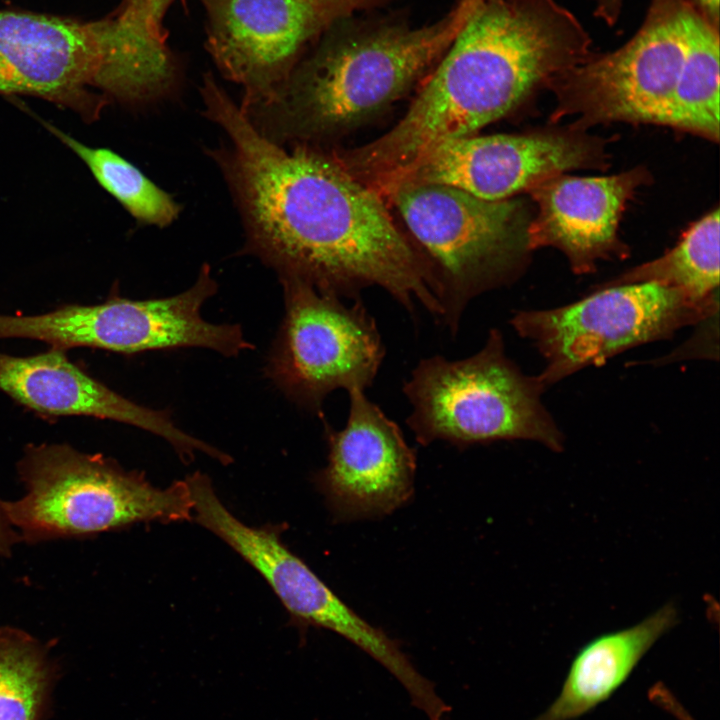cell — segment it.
I'll return each instance as SVG.
<instances>
[{
	"label": "cell",
	"instance_id": "obj_1",
	"mask_svg": "<svg viewBox=\"0 0 720 720\" xmlns=\"http://www.w3.org/2000/svg\"><path fill=\"white\" fill-rule=\"evenodd\" d=\"M200 94L203 115L226 136L206 152L241 216L245 253L279 279L350 300L378 286L411 314L420 304L441 321L435 273L399 232L377 191L317 146H281L264 137L211 73L203 76Z\"/></svg>",
	"mask_w": 720,
	"mask_h": 720
},
{
	"label": "cell",
	"instance_id": "obj_2",
	"mask_svg": "<svg viewBox=\"0 0 720 720\" xmlns=\"http://www.w3.org/2000/svg\"><path fill=\"white\" fill-rule=\"evenodd\" d=\"M578 18L555 0H477L404 116L342 167L380 191L431 146L473 135L593 53Z\"/></svg>",
	"mask_w": 720,
	"mask_h": 720
},
{
	"label": "cell",
	"instance_id": "obj_3",
	"mask_svg": "<svg viewBox=\"0 0 720 720\" xmlns=\"http://www.w3.org/2000/svg\"><path fill=\"white\" fill-rule=\"evenodd\" d=\"M476 0L413 27L394 17L333 24L267 104L243 111L281 146L334 138L383 112L429 74L465 24Z\"/></svg>",
	"mask_w": 720,
	"mask_h": 720
},
{
	"label": "cell",
	"instance_id": "obj_4",
	"mask_svg": "<svg viewBox=\"0 0 720 720\" xmlns=\"http://www.w3.org/2000/svg\"><path fill=\"white\" fill-rule=\"evenodd\" d=\"M17 471L25 495L2 501V508L22 541L83 537L138 522L193 518L186 480L157 488L143 473L66 443L27 445Z\"/></svg>",
	"mask_w": 720,
	"mask_h": 720
},
{
	"label": "cell",
	"instance_id": "obj_5",
	"mask_svg": "<svg viewBox=\"0 0 720 720\" xmlns=\"http://www.w3.org/2000/svg\"><path fill=\"white\" fill-rule=\"evenodd\" d=\"M545 388L508 357L502 333L492 329L467 358L419 361L403 385L412 406L406 423L423 446L531 440L561 451L563 434L541 399Z\"/></svg>",
	"mask_w": 720,
	"mask_h": 720
},
{
	"label": "cell",
	"instance_id": "obj_6",
	"mask_svg": "<svg viewBox=\"0 0 720 720\" xmlns=\"http://www.w3.org/2000/svg\"><path fill=\"white\" fill-rule=\"evenodd\" d=\"M390 200L425 251L441 288V322L455 335L475 297L519 272L527 247L520 203L490 201L441 184H407Z\"/></svg>",
	"mask_w": 720,
	"mask_h": 720
},
{
	"label": "cell",
	"instance_id": "obj_7",
	"mask_svg": "<svg viewBox=\"0 0 720 720\" xmlns=\"http://www.w3.org/2000/svg\"><path fill=\"white\" fill-rule=\"evenodd\" d=\"M718 297L697 300L655 283L598 287L553 309L522 310L510 323L545 360V387L627 349L670 338L718 313Z\"/></svg>",
	"mask_w": 720,
	"mask_h": 720
},
{
	"label": "cell",
	"instance_id": "obj_8",
	"mask_svg": "<svg viewBox=\"0 0 720 720\" xmlns=\"http://www.w3.org/2000/svg\"><path fill=\"white\" fill-rule=\"evenodd\" d=\"M217 290L211 267L204 264L190 288L170 297H110L103 303L65 304L37 315L0 314V339L39 340L64 351L89 347L122 354L198 347L233 357L254 349L239 324H214L201 316L203 304Z\"/></svg>",
	"mask_w": 720,
	"mask_h": 720
},
{
	"label": "cell",
	"instance_id": "obj_9",
	"mask_svg": "<svg viewBox=\"0 0 720 720\" xmlns=\"http://www.w3.org/2000/svg\"><path fill=\"white\" fill-rule=\"evenodd\" d=\"M188 485L195 521L263 576L296 624L328 629L363 650L398 680L413 706L425 707L434 701V684L415 668L400 642L340 599L284 545L279 527H252L241 522L220 501L210 478L203 473L193 474Z\"/></svg>",
	"mask_w": 720,
	"mask_h": 720
},
{
	"label": "cell",
	"instance_id": "obj_10",
	"mask_svg": "<svg viewBox=\"0 0 720 720\" xmlns=\"http://www.w3.org/2000/svg\"><path fill=\"white\" fill-rule=\"evenodd\" d=\"M279 280L285 314L268 355L266 376L289 400L318 413L334 390L370 387L385 348L361 298L345 304L301 280Z\"/></svg>",
	"mask_w": 720,
	"mask_h": 720
},
{
	"label": "cell",
	"instance_id": "obj_11",
	"mask_svg": "<svg viewBox=\"0 0 720 720\" xmlns=\"http://www.w3.org/2000/svg\"><path fill=\"white\" fill-rule=\"evenodd\" d=\"M684 2L652 0L640 29L622 47L558 75L549 85L557 99L553 119L668 125L686 49Z\"/></svg>",
	"mask_w": 720,
	"mask_h": 720
},
{
	"label": "cell",
	"instance_id": "obj_12",
	"mask_svg": "<svg viewBox=\"0 0 720 720\" xmlns=\"http://www.w3.org/2000/svg\"><path fill=\"white\" fill-rule=\"evenodd\" d=\"M206 49L219 72L243 88V111L272 101L336 22L391 0H199Z\"/></svg>",
	"mask_w": 720,
	"mask_h": 720
},
{
	"label": "cell",
	"instance_id": "obj_13",
	"mask_svg": "<svg viewBox=\"0 0 720 720\" xmlns=\"http://www.w3.org/2000/svg\"><path fill=\"white\" fill-rule=\"evenodd\" d=\"M111 40L108 16L0 10V93L38 97L95 121L109 104L98 87Z\"/></svg>",
	"mask_w": 720,
	"mask_h": 720
},
{
	"label": "cell",
	"instance_id": "obj_14",
	"mask_svg": "<svg viewBox=\"0 0 720 720\" xmlns=\"http://www.w3.org/2000/svg\"><path fill=\"white\" fill-rule=\"evenodd\" d=\"M599 141L572 132L464 136L441 141L414 159L380 191L407 184H441L499 201L569 170L601 163Z\"/></svg>",
	"mask_w": 720,
	"mask_h": 720
},
{
	"label": "cell",
	"instance_id": "obj_15",
	"mask_svg": "<svg viewBox=\"0 0 720 720\" xmlns=\"http://www.w3.org/2000/svg\"><path fill=\"white\" fill-rule=\"evenodd\" d=\"M346 425L325 423L327 464L314 475L332 518L349 522L386 516L403 506L414 490L416 454L399 426L352 389Z\"/></svg>",
	"mask_w": 720,
	"mask_h": 720
},
{
	"label": "cell",
	"instance_id": "obj_16",
	"mask_svg": "<svg viewBox=\"0 0 720 720\" xmlns=\"http://www.w3.org/2000/svg\"><path fill=\"white\" fill-rule=\"evenodd\" d=\"M0 391L41 416L94 417L146 430L168 441L184 462L197 451L227 460L226 453L179 429L167 410L125 398L71 362L64 350L25 357L0 352Z\"/></svg>",
	"mask_w": 720,
	"mask_h": 720
},
{
	"label": "cell",
	"instance_id": "obj_17",
	"mask_svg": "<svg viewBox=\"0 0 720 720\" xmlns=\"http://www.w3.org/2000/svg\"><path fill=\"white\" fill-rule=\"evenodd\" d=\"M647 178L641 168L605 177L550 176L531 187L536 217L526 230L529 250L559 249L572 271L587 274L598 261L624 257L617 229L625 204Z\"/></svg>",
	"mask_w": 720,
	"mask_h": 720
},
{
	"label": "cell",
	"instance_id": "obj_18",
	"mask_svg": "<svg viewBox=\"0 0 720 720\" xmlns=\"http://www.w3.org/2000/svg\"><path fill=\"white\" fill-rule=\"evenodd\" d=\"M677 622V609L668 603L633 626L588 642L575 655L559 695L534 720H574L594 709Z\"/></svg>",
	"mask_w": 720,
	"mask_h": 720
},
{
	"label": "cell",
	"instance_id": "obj_19",
	"mask_svg": "<svg viewBox=\"0 0 720 720\" xmlns=\"http://www.w3.org/2000/svg\"><path fill=\"white\" fill-rule=\"evenodd\" d=\"M682 22L685 55L675 87L668 126L719 140V29L689 0Z\"/></svg>",
	"mask_w": 720,
	"mask_h": 720
},
{
	"label": "cell",
	"instance_id": "obj_20",
	"mask_svg": "<svg viewBox=\"0 0 720 720\" xmlns=\"http://www.w3.org/2000/svg\"><path fill=\"white\" fill-rule=\"evenodd\" d=\"M719 217L716 208L695 222L667 253L599 287L655 283L697 300L718 297Z\"/></svg>",
	"mask_w": 720,
	"mask_h": 720
},
{
	"label": "cell",
	"instance_id": "obj_21",
	"mask_svg": "<svg viewBox=\"0 0 720 720\" xmlns=\"http://www.w3.org/2000/svg\"><path fill=\"white\" fill-rule=\"evenodd\" d=\"M41 123L86 164L99 185L139 223L163 228L178 218L182 207L172 195L121 155L88 146L49 122Z\"/></svg>",
	"mask_w": 720,
	"mask_h": 720
},
{
	"label": "cell",
	"instance_id": "obj_22",
	"mask_svg": "<svg viewBox=\"0 0 720 720\" xmlns=\"http://www.w3.org/2000/svg\"><path fill=\"white\" fill-rule=\"evenodd\" d=\"M50 680L40 642L20 629L0 627V720H37Z\"/></svg>",
	"mask_w": 720,
	"mask_h": 720
},
{
	"label": "cell",
	"instance_id": "obj_23",
	"mask_svg": "<svg viewBox=\"0 0 720 720\" xmlns=\"http://www.w3.org/2000/svg\"><path fill=\"white\" fill-rule=\"evenodd\" d=\"M174 0H122L111 14L119 42L140 69L165 75L177 67L163 19Z\"/></svg>",
	"mask_w": 720,
	"mask_h": 720
},
{
	"label": "cell",
	"instance_id": "obj_24",
	"mask_svg": "<svg viewBox=\"0 0 720 720\" xmlns=\"http://www.w3.org/2000/svg\"><path fill=\"white\" fill-rule=\"evenodd\" d=\"M18 541H20L19 536L8 522L0 500V557H8L13 545Z\"/></svg>",
	"mask_w": 720,
	"mask_h": 720
},
{
	"label": "cell",
	"instance_id": "obj_25",
	"mask_svg": "<svg viewBox=\"0 0 720 720\" xmlns=\"http://www.w3.org/2000/svg\"><path fill=\"white\" fill-rule=\"evenodd\" d=\"M595 15L607 25H614L620 15L624 0H595Z\"/></svg>",
	"mask_w": 720,
	"mask_h": 720
},
{
	"label": "cell",
	"instance_id": "obj_26",
	"mask_svg": "<svg viewBox=\"0 0 720 720\" xmlns=\"http://www.w3.org/2000/svg\"><path fill=\"white\" fill-rule=\"evenodd\" d=\"M692 3L714 27L719 29V0H694Z\"/></svg>",
	"mask_w": 720,
	"mask_h": 720
}]
</instances>
